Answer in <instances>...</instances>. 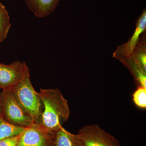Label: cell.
<instances>
[{
  "label": "cell",
  "mask_w": 146,
  "mask_h": 146,
  "mask_svg": "<svg viewBox=\"0 0 146 146\" xmlns=\"http://www.w3.org/2000/svg\"><path fill=\"white\" fill-rule=\"evenodd\" d=\"M39 93L43 109L36 123L48 130L57 132L70 117L68 101L58 89H41Z\"/></svg>",
  "instance_id": "1"
},
{
  "label": "cell",
  "mask_w": 146,
  "mask_h": 146,
  "mask_svg": "<svg viewBox=\"0 0 146 146\" xmlns=\"http://www.w3.org/2000/svg\"><path fill=\"white\" fill-rule=\"evenodd\" d=\"M9 90L35 123H38L43 111V104L39 93L33 86L29 70L21 81Z\"/></svg>",
  "instance_id": "2"
},
{
  "label": "cell",
  "mask_w": 146,
  "mask_h": 146,
  "mask_svg": "<svg viewBox=\"0 0 146 146\" xmlns=\"http://www.w3.org/2000/svg\"><path fill=\"white\" fill-rule=\"evenodd\" d=\"M1 116L9 123L23 127H27L35 123L16 99L9 89L1 93Z\"/></svg>",
  "instance_id": "3"
},
{
  "label": "cell",
  "mask_w": 146,
  "mask_h": 146,
  "mask_svg": "<svg viewBox=\"0 0 146 146\" xmlns=\"http://www.w3.org/2000/svg\"><path fill=\"white\" fill-rule=\"evenodd\" d=\"M56 133L34 123L25 128L17 146H56Z\"/></svg>",
  "instance_id": "4"
},
{
  "label": "cell",
  "mask_w": 146,
  "mask_h": 146,
  "mask_svg": "<svg viewBox=\"0 0 146 146\" xmlns=\"http://www.w3.org/2000/svg\"><path fill=\"white\" fill-rule=\"evenodd\" d=\"M78 134L84 146H121L117 139L97 125L84 126Z\"/></svg>",
  "instance_id": "5"
},
{
  "label": "cell",
  "mask_w": 146,
  "mask_h": 146,
  "mask_svg": "<svg viewBox=\"0 0 146 146\" xmlns=\"http://www.w3.org/2000/svg\"><path fill=\"white\" fill-rule=\"evenodd\" d=\"M29 70L25 62L16 61L9 65L0 63V89H11L21 81Z\"/></svg>",
  "instance_id": "6"
},
{
  "label": "cell",
  "mask_w": 146,
  "mask_h": 146,
  "mask_svg": "<svg viewBox=\"0 0 146 146\" xmlns=\"http://www.w3.org/2000/svg\"><path fill=\"white\" fill-rule=\"evenodd\" d=\"M59 0H25L27 5L39 18L46 17L52 13Z\"/></svg>",
  "instance_id": "7"
},
{
  "label": "cell",
  "mask_w": 146,
  "mask_h": 146,
  "mask_svg": "<svg viewBox=\"0 0 146 146\" xmlns=\"http://www.w3.org/2000/svg\"><path fill=\"white\" fill-rule=\"evenodd\" d=\"M56 146H84L78 133H71L63 127L56 133Z\"/></svg>",
  "instance_id": "8"
},
{
  "label": "cell",
  "mask_w": 146,
  "mask_h": 146,
  "mask_svg": "<svg viewBox=\"0 0 146 146\" xmlns=\"http://www.w3.org/2000/svg\"><path fill=\"white\" fill-rule=\"evenodd\" d=\"M25 127L12 124L0 116V141L21 134Z\"/></svg>",
  "instance_id": "9"
},
{
  "label": "cell",
  "mask_w": 146,
  "mask_h": 146,
  "mask_svg": "<svg viewBox=\"0 0 146 146\" xmlns=\"http://www.w3.org/2000/svg\"><path fill=\"white\" fill-rule=\"evenodd\" d=\"M146 27V13L145 11H144L139 19L138 25L131 39L127 45L126 50L128 54L132 52L138 43L140 35L145 30Z\"/></svg>",
  "instance_id": "10"
},
{
  "label": "cell",
  "mask_w": 146,
  "mask_h": 146,
  "mask_svg": "<svg viewBox=\"0 0 146 146\" xmlns=\"http://www.w3.org/2000/svg\"><path fill=\"white\" fill-rule=\"evenodd\" d=\"M11 27L10 17L4 5L0 2V43L7 37Z\"/></svg>",
  "instance_id": "11"
},
{
  "label": "cell",
  "mask_w": 146,
  "mask_h": 146,
  "mask_svg": "<svg viewBox=\"0 0 146 146\" xmlns=\"http://www.w3.org/2000/svg\"><path fill=\"white\" fill-rule=\"evenodd\" d=\"M132 99L136 106L145 109L146 108V88L138 86L132 95Z\"/></svg>",
  "instance_id": "12"
},
{
  "label": "cell",
  "mask_w": 146,
  "mask_h": 146,
  "mask_svg": "<svg viewBox=\"0 0 146 146\" xmlns=\"http://www.w3.org/2000/svg\"><path fill=\"white\" fill-rule=\"evenodd\" d=\"M21 134L0 141V146H17Z\"/></svg>",
  "instance_id": "13"
},
{
  "label": "cell",
  "mask_w": 146,
  "mask_h": 146,
  "mask_svg": "<svg viewBox=\"0 0 146 146\" xmlns=\"http://www.w3.org/2000/svg\"><path fill=\"white\" fill-rule=\"evenodd\" d=\"M139 61L140 62V65L141 67L145 70L146 71V54H141L139 56Z\"/></svg>",
  "instance_id": "14"
},
{
  "label": "cell",
  "mask_w": 146,
  "mask_h": 146,
  "mask_svg": "<svg viewBox=\"0 0 146 146\" xmlns=\"http://www.w3.org/2000/svg\"><path fill=\"white\" fill-rule=\"evenodd\" d=\"M0 116H1V95L0 93Z\"/></svg>",
  "instance_id": "15"
}]
</instances>
